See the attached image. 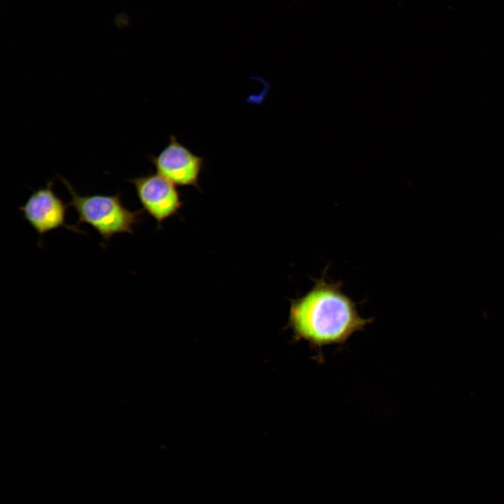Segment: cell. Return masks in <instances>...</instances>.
<instances>
[{"mask_svg":"<svg viewBox=\"0 0 504 504\" xmlns=\"http://www.w3.org/2000/svg\"><path fill=\"white\" fill-rule=\"evenodd\" d=\"M342 287L341 281L328 282L323 274L304 295L290 300L288 326L295 340L305 341L321 351L345 343L372 322L360 316L356 303Z\"/></svg>","mask_w":504,"mask_h":504,"instance_id":"6da1fadb","label":"cell"},{"mask_svg":"<svg viewBox=\"0 0 504 504\" xmlns=\"http://www.w3.org/2000/svg\"><path fill=\"white\" fill-rule=\"evenodd\" d=\"M60 179L71 195V200L68 205L73 206L78 215L76 225L81 223L90 225L104 241H108L116 234H132L134 225L143 219L144 211L129 210L124 205L119 193L113 195H80L67 180L63 177Z\"/></svg>","mask_w":504,"mask_h":504,"instance_id":"7a4b0ae2","label":"cell"},{"mask_svg":"<svg viewBox=\"0 0 504 504\" xmlns=\"http://www.w3.org/2000/svg\"><path fill=\"white\" fill-rule=\"evenodd\" d=\"M148 158L158 174L176 186L200 189L199 180L204 159L180 143L174 135L169 136V144L157 155H150Z\"/></svg>","mask_w":504,"mask_h":504,"instance_id":"3957f363","label":"cell"},{"mask_svg":"<svg viewBox=\"0 0 504 504\" xmlns=\"http://www.w3.org/2000/svg\"><path fill=\"white\" fill-rule=\"evenodd\" d=\"M129 181L134 185L142 207L158 226L181 209L183 202L176 185L162 175L150 174Z\"/></svg>","mask_w":504,"mask_h":504,"instance_id":"277c9868","label":"cell"},{"mask_svg":"<svg viewBox=\"0 0 504 504\" xmlns=\"http://www.w3.org/2000/svg\"><path fill=\"white\" fill-rule=\"evenodd\" d=\"M52 185V181H50L46 187L34 190L20 206L24 218L40 237L61 227L84 234L76 225L66 224L68 205L55 193Z\"/></svg>","mask_w":504,"mask_h":504,"instance_id":"5b68a950","label":"cell"}]
</instances>
